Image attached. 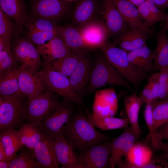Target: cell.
Listing matches in <instances>:
<instances>
[{
  "mask_svg": "<svg viewBox=\"0 0 168 168\" xmlns=\"http://www.w3.org/2000/svg\"><path fill=\"white\" fill-rule=\"evenodd\" d=\"M64 136L74 149L79 151L109 140L82 114L72 116Z\"/></svg>",
  "mask_w": 168,
  "mask_h": 168,
  "instance_id": "1",
  "label": "cell"
},
{
  "mask_svg": "<svg viewBox=\"0 0 168 168\" xmlns=\"http://www.w3.org/2000/svg\"><path fill=\"white\" fill-rule=\"evenodd\" d=\"M100 48L109 63L133 86H138L142 82L148 78L146 73L129 62L128 52L107 42Z\"/></svg>",
  "mask_w": 168,
  "mask_h": 168,
  "instance_id": "2",
  "label": "cell"
},
{
  "mask_svg": "<svg viewBox=\"0 0 168 168\" xmlns=\"http://www.w3.org/2000/svg\"><path fill=\"white\" fill-rule=\"evenodd\" d=\"M108 85L123 87L132 91L131 83L122 77L102 56L96 59L91 72L88 91L90 92Z\"/></svg>",
  "mask_w": 168,
  "mask_h": 168,
  "instance_id": "3",
  "label": "cell"
},
{
  "mask_svg": "<svg viewBox=\"0 0 168 168\" xmlns=\"http://www.w3.org/2000/svg\"><path fill=\"white\" fill-rule=\"evenodd\" d=\"M35 74L42 82L45 88L57 93L65 100L73 103L84 105L81 97L72 88L67 76L49 68L44 67Z\"/></svg>",
  "mask_w": 168,
  "mask_h": 168,
  "instance_id": "4",
  "label": "cell"
},
{
  "mask_svg": "<svg viewBox=\"0 0 168 168\" xmlns=\"http://www.w3.org/2000/svg\"><path fill=\"white\" fill-rule=\"evenodd\" d=\"M0 97V131L19 128L25 121L27 105L24 97Z\"/></svg>",
  "mask_w": 168,
  "mask_h": 168,
  "instance_id": "5",
  "label": "cell"
},
{
  "mask_svg": "<svg viewBox=\"0 0 168 168\" xmlns=\"http://www.w3.org/2000/svg\"><path fill=\"white\" fill-rule=\"evenodd\" d=\"M72 103L65 100L60 102L39 126V130L53 138L64 136L73 116Z\"/></svg>",
  "mask_w": 168,
  "mask_h": 168,
  "instance_id": "6",
  "label": "cell"
},
{
  "mask_svg": "<svg viewBox=\"0 0 168 168\" xmlns=\"http://www.w3.org/2000/svg\"><path fill=\"white\" fill-rule=\"evenodd\" d=\"M54 92L48 90L44 91L36 97L28 100L26 123L38 127L55 109L60 102Z\"/></svg>",
  "mask_w": 168,
  "mask_h": 168,
  "instance_id": "7",
  "label": "cell"
},
{
  "mask_svg": "<svg viewBox=\"0 0 168 168\" xmlns=\"http://www.w3.org/2000/svg\"><path fill=\"white\" fill-rule=\"evenodd\" d=\"M11 49L22 67L33 74L38 72L41 65L40 55L26 37H16Z\"/></svg>",
  "mask_w": 168,
  "mask_h": 168,
  "instance_id": "8",
  "label": "cell"
},
{
  "mask_svg": "<svg viewBox=\"0 0 168 168\" xmlns=\"http://www.w3.org/2000/svg\"><path fill=\"white\" fill-rule=\"evenodd\" d=\"M110 142L105 141L79 151L77 154L84 168H107L110 166Z\"/></svg>",
  "mask_w": 168,
  "mask_h": 168,
  "instance_id": "9",
  "label": "cell"
},
{
  "mask_svg": "<svg viewBox=\"0 0 168 168\" xmlns=\"http://www.w3.org/2000/svg\"><path fill=\"white\" fill-rule=\"evenodd\" d=\"M45 134L52 146L57 162L62 168H84L74 149L64 136L53 138Z\"/></svg>",
  "mask_w": 168,
  "mask_h": 168,
  "instance_id": "10",
  "label": "cell"
},
{
  "mask_svg": "<svg viewBox=\"0 0 168 168\" xmlns=\"http://www.w3.org/2000/svg\"><path fill=\"white\" fill-rule=\"evenodd\" d=\"M138 139L130 127H128L120 136L110 142V168L119 166L123 158L128 154Z\"/></svg>",
  "mask_w": 168,
  "mask_h": 168,
  "instance_id": "11",
  "label": "cell"
},
{
  "mask_svg": "<svg viewBox=\"0 0 168 168\" xmlns=\"http://www.w3.org/2000/svg\"><path fill=\"white\" fill-rule=\"evenodd\" d=\"M32 10L33 16L56 22L67 14L68 6L66 0H33Z\"/></svg>",
  "mask_w": 168,
  "mask_h": 168,
  "instance_id": "12",
  "label": "cell"
},
{
  "mask_svg": "<svg viewBox=\"0 0 168 168\" xmlns=\"http://www.w3.org/2000/svg\"><path fill=\"white\" fill-rule=\"evenodd\" d=\"M92 109L95 115L114 116L118 109V99L114 88L111 87L96 92Z\"/></svg>",
  "mask_w": 168,
  "mask_h": 168,
  "instance_id": "13",
  "label": "cell"
},
{
  "mask_svg": "<svg viewBox=\"0 0 168 168\" xmlns=\"http://www.w3.org/2000/svg\"><path fill=\"white\" fill-rule=\"evenodd\" d=\"M150 142L145 140L135 143L125 156L120 168H142L153 156V151Z\"/></svg>",
  "mask_w": 168,
  "mask_h": 168,
  "instance_id": "14",
  "label": "cell"
},
{
  "mask_svg": "<svg viewBox=\"0 0 168 168\" xmlns=\"http://www.w3.org/2000/svg\"><path fill=\"white\" fill-rule=\"evenodd\" d=\"M78 28L90 48L100 47L106 42L110 34L105 25L96 21H91Z\"/></svg>",
  "mask_w": 168,
  "mask_h": 168,
  "instance_id": "15",
  "label": "cell"
},
{
  "mask_svg": "<svg viewBox=\"0 0 168 168\" xmlns=\"http://www.w3.org/2000/svg\"><path fill=\"white\" fill-rule=\"evenodd\" d=\"M37 50L44 60V67L50 65L54 60L67 55L72 50L65 42L58 36L47 43L37 46Z\"/></svg>",
  "mask_w": 168,
  "mask_h": 168,
  "instance_id": "16",
  "label": "cell"
},
{
  "mask_svg": "<svg viewBox=\"0 0 168 168\" xmlns=\"http://www.w3.org/2000/svg\"><path fill=\"white\" fill-rule=\"evenodd\" d=\"M149 31V29L142 27L127 29L119 37V47L129 52L142 47L150 37L148 34Z\"/></svg>",
  "mask_w": 168,
  "mask_h": 168,
  "instance_id": "17",
  "label": "cell"
},
{
  "mask_svg": "<svg viewBox=\"0 0 168 168\" xmlns=\"http://www.w3.org/2000/svg\"><path fill=\"white\" fill-rule=\"evenodd\" d=\"M18 80L21 91L29 100L37 96L45 89L42 82L35 74L32 73L21 66Z\"/></svg>",
  "mask_w": 168,
  "mask_h": 168,
  "instance_id": "18",
  "label": "cell"
},
{
  "mask_svg": "<svg viewBox=\"0 0 168 168\" xmlns=\"http://www.w3.org/2000/svg\"><path fill=\"white\" fill-rule=\"evenodd\" d=\"M0 8L16 23L20 32L23 33L29 18L24 0H0Z\"/></svg>",
  "mask_w": 168,
  "mask_h": 168,
  "instance_id": "19",
  "label": "cell"
},
{
  "mask_svg": "<svg viewBox=\"0 0 168 168\" xmlns=\"http://www.w3.org/2000/svg\"><path fill=\"white\" fill-rule=\"evenodd\" d=\"M43 134L42 138L32 150L33 155L42 168H59L52 146L46 134Z\"/></svg>",
  "mask_w": 168,
  "mask_h": 168,
  "instance_id": "20",
  "label": "cell"
},
{
  "mask_svg": "<svg viewBox=\"0 0 168 168\" xmlns=\"http://www.w3.org/2000/svg\"><path fill=\"white\" fill-rule=\"evenodd\" d=\"M129 28L149 26L140 17L137 7L127 0H111Z\"/></svg>",
  "mask_w": 168,
  "mask_h": 168,
  "instance_id": "21",
  "label": "cell"
},
{
  "mask_svg": "<svg viewBox=\"0 0 168 168\" xmlns=\"http://www.w3.org/2000/svg\"><path fill=\"white\" fill-rule=\"evenodd\" d=\"M58 35L63 40L71 50L79 54H84L90 48L85 42L78 27L72 26H58Z\"/></svg>",
  "mask_w": 168,
  "mask_h": 168,
  "instance_id": "22",
  "label": "cell"
},
{
  "mask_svg": "<svg viewBox=\"0 0 168 168\" xmlns=\"http://www.w3.org/2000/svg\"><path fill=\"white\" fill-rule=\"evenodd\" d=\"M91 72L90 62L83 54L69 78L72 88L78 94L85 89L89 82Z\"/></svg>",
  "mask_w": 168,
  "mask_h": 168,
  "instance_id": "23",
  "label": "cell"
},
{
  "mask_svg": "<svg viewBox=\"0 0 168 168\" xmlns=\"http://www.w3.org/2000/svg\"><path fill=\"white\" fill-rule=\"evenodd\" d=\"M128 56L129 61L132 64L146 73L152 72L155 69L153 63L155 57V51L146 44L128 52Z\"/></svg>",
  "mask_w": 168,
  "mask_h": 168,
  "instance_id": "24",
  "label": "cell"
},
{
  "mask_svg": "<svg viewBox=\"0 0 168 168\" xmlns=\"http://www.w3.org/2000/svg\"><path fill=\"white\" fill-rule=\"evenodd\" d=\"M104 17L109 33L121 34L127 29V24L111 0H105Z\"/></svg>",
  "mask_w": 168,
  "mask_h": 168,
  "instance_id": "25",
  "label": "cell"
},
{
  "mask_svg": "<svg viewBox=\"0 0 168 168\" xmlns=\"http://www.w3.org/2000/svg\"><path fill=\"white\" fill-rule=\"evenodd\" d=\"M86 117L96 128L103 131L125 129L130 125L128 117L118 118L113 117L101 116L91 113L87 109L85 110Z\"/></svg>",
  "mask_w": 168,
  "mask_h": 168,
  "instance_id": "26",
  "label": "cell"
},
{
  "mask_svg": "<svg viewBox=\"0 0 168 168\" xmlns=\"http://www.w3.org/2000/svg\"><path fill=\"white\" fill-rule=\"evenodd\" d=\"M164 26L161 27L156 35L157 44L154 50L155 69L160 72L168 69V36Z\"/></svg>",
  "mask_w": 168,
  "mask_h": 168,
  "instance_id": "27",
  "label": "cell"
},
{
  "mask_svg": "<svg viewBox=\"0 0 168 168\" xmlns=\"http://www.w3.org/2000/svg\"><path fill=\"white\" fill-rule=\"evenodd\" d=\"M137 7L140 17L149 26L166 21L168 16V14L159 8L152 0H145Z\"/></svg>",
  "mask_w": 168,
  "mask_h": 168,
  "instance_id": "28",
  "label": "cell"
},
{
  "mask_svg": "<svg viewBox=\"0 0 168 168\" xmlns=\"http://www.w3.org/2000/svg\"><path fill=\"white\" fill-rule=\"evenodd\" d=\"M139 96L134 93L127 97L124 100V106L130 127L138 139L141 135L138 121L140 108L142 105Z\"/></svg>",
  "mask_w": 168,
  "mask_h": 168,
  "instance_id": "29",
  "label": "cell"
},
{
  "mask_svg": "<svg viewBox=\"0 0 168 168\" xmlns=\"http://www.w3.org/2000/svg\"><path fill=\"white\" fill-rule=\"evenodd\" d=\"M20 68L0 77V97L8 98L25 96L21 91L18 83Z\"/></svg>",
  "mask_w": 168,
  "mask_h": 168,
  "instance_id": "30",
  "label": "cell"
},
{
  "mask_svg": "<svg viewBox=\"0 0 168 168\" xmlns=\"http://www.w3.org/2000/svg\"><path fill=\"white\" fill-rule=\"evenodd\" d=\"M0 143L11 160L23 146L19 139L18 130L14 128L8 129L0 132Z\"/></svg>",
  "mask_w": 168,
  "mask_h": 168,
  "instance_id": "31",
  "label": "cell"
},
{
  "mask_svg": "<svg viewBox=\"0 0 168 168\" xmlns=\"http://www.w3.org/2000/svg\"><path fill=\"white\" fill-rule=\"evenodd\" d=\"M83 54L72 50L65 56L54 60L46 67L59 72L66 76H69L75 69Z\"/></svg>",
  "mask_w": 168,
  "mask_h": 168,
  "instance_id": "32",
  "label": "cell"
},
{
  "mask_svg": "<svg viewBox=\"0 0 168 168\" xmlns=\"http://www.w3.org/2000/svg\"><path fill=\"white\" fill-rule=\"evenodd\" d=\"M18 132L22 145L31 150L34 148L44 135L38 127L26 123L21 125Z\"/></svg>",
  "mask_w": 168,
  "mask_h": 168,
  "instance_id": "33",
  "label": "cell"
},
{
  "mask_svg": "<svg viewBox=\"0 0 168 168\" xmlns=\"http://www.w3.org/2000/svg\"><path fill=\"white\" fill-rule=\"evenodd\" d=\"M94 0H82L77 4L73 12V22L80 26L91 21L96 9Z\"/></svg>",
  "mask_w": 168,
  "mask_h": 168,
  "instance_id": "34",
  "label": "cell"
},
{
  "mask_svg": "<svg viewBox=\"0 0 168 168\" xmlns=\"http://www.w3.org/2000/svg\"><path fill=\"white\" fill-rule=\"evenodd\" d=\"M22 147L19 153L11 161L9 168H42L32 150Z\"/></svg>",
  "mask_w": 168,
  "mask_h": 168,
  "instance_id": "35",
  "label": "cell"
},
{
  "mask_svg": "<svg viewBox=\"0 0 168 168\" xmlns=\"http://www.w3.org/2000/svg\"><path fill=\"white\" fill-rule=\"evenodd\" d=\"M55 22L40 17L32 16L29 17L24 27L26 31H53L57 30Z\"/></svg>",
  "mask_w": 168,
  "mask_h": 168,
  "instance_id": "36",
  "label": "cell"
},
{
  "mask_svg": "<svg viewBox=\"0 0 168 168\" xmlns=\"http://www.w3.org/2000/svg\"><path fill=\"white\" fill-rule=\"evenodd\" d=\"M21 66L11 50L0 51V77L19 68Z\"/></svg>",
  "mask_w": 168,
  "mask_h": 168,
  "instance_id": "37",
  "label": "cell"
},
{
  "mask_svg": "<svg viewBox=\"0 0 168 168\" xmlns=\"http://www.w3.org/2000/svg\"><path fill=\"white\" fill-rule=\"evenodd\" d=\"M153 113L155 132L160 126L168 121V100L152 101Z\"/></svg>",
  "mask_w": 168,
  "mask_h": 168,
  "instance_id": "38",
  "label": "cell"
},
{
  "mask_svg": "<svg viewBox=\"0 0 168 168\" xmlns=\"http://www.w3.org/2000/svg\"><path fill=\"white\" fill-rule=\"evenodd\" d=\"M0 8V37L10 43L16 26H18Z\"/></svg>",
  "mask_w": 168,
  "mask_h": 168,
  "instance_id": "39",
  "label": "cell"
},
{
  "mask_svg": "<svg viewBox=\"0 0 168 168\" xmlns=\"http://www.w3.org/2000/svg\"><path fill=\"white\" fill-rule=\"evenodd\" d=\"M26 34L27 39L37 46L44 44L58 36V28L53 31H26Z\"/></svg>",
  "mask_w": 168,
  "mask_h": 168,
  "instance_id": "40",
  "label": "cell"
},
{
  "mask_svg": "<svg viewBox=\"0 0 168 168\" xmlns=\"http://www.w3.org/2000/svg\"><path fill=\"white\" fill-rule=\"evenodd\" d=\"M144 112V118L149 133L145 140L150 142L155 133L154 120L153 113L152 102L146 103Z\"/></svg>",
  "mask_w": 168,
  "mask_h": 168,
  "instance_id": "41",
  "label": "cell"
},
{
  "mask_svg": "<svg viewBox=\"0 0 168 168\" xmlns=\"http://www.w3.org/2000/svg\"><path fill=\"white\" fill-rule=\"evenodd\" d=\"M168 80V69L159 72L160 94L159 100L164 101L167 100L166 85Z\"/></svg>",
  "mask_w": 168,
  "mask_h": 168,
  "instance_id": "42",
  "label": "cell"
},
{
  "mask_svg": "<svg viewBox=\"0 0 168 168\" xmlns=\"http://www.w3.org/2000/svg\"><path fill=\"white\" fill-rule=\"evenodd\" d=\"M142 168H168V161L163 157L152 156Z\"/></svg>",
  "mask_w": 168,
  "mask_h": 168,
  "instance_id": "43",
  "label": "cell"
},
{
  "mask_svg": "<svg viewBox=\"0 0 168 168\" xmlns=\"http://www.w3.org/2000/svg\"><path fill=\"white\" fill-rule=\"evenodd\" d=\"M159 72L152 75L149 78L148 83L150 84L152 93L155 100H159L160 94V84L159 80Z\"/></svg>",
  "mask_w": 168,
  "mask_h": 168,
  "instance_id": "44",
  "label": "cell"
},
{
  "mask_svg": "<svg viewBox=\"0 0 168 168\" xmlns=\"http://www.w3.org/2000/svg\"><path fill=\"white\" fill-rule=\"evenodd\" d=\"M153 138L168 141V121L163 124L157 129Z\"/></svg>",
  "mask_w": 168,
  "mask_h": 168,
  "instance_id": "45",
  "label": "cell"
},
{
  "mask_svg": "<svg viewBox=\"0 0 168 168\" xmlns=\"http://www.w3.org/2000/svg\"><path fill=\"white\" fill-rule=\"evenodd\" d=\"M151 94H152L151 86L150 84L148 83L141 92L139 96L142 105L146 103V100L147 98Z\"/></svg>",
  "mask_w": 168,
  "mask_h": 168,
  "instance_id": "46",
  "label": "cell"
},
{
  "mask_svg": "<svg viewBox=\"0 0 168 168\" xmlns=\"http://www.w3.org/2000/svg\"><path fill=\"white\" fill-rule=\"evenodd\" d=\"M11 50L10 43L5 39L0 37V51Z\"/></svg>",
  "mask_w": 168,
  "mask_h": 168,
  "instance_id": "47",
  "label": "cell"
},
{
  "mask_svg": "<svg viewBox=\"0 0 168 168\" xmlns=\"http://www.w3.org/2000/svg\"><path fill=\"white\" fill-rule=\"evenodd\" d=\"M156 6L162 10L168 8V0H152Z\"/></svg>",
  "mask_w": 168,
  "mask_h": 168,
  "instance_id": "48",
  "label": "cell"
},
{
  "mask_svg": "<svg viewBox=\"0 0 168 168\" xmlns=\"http://www.w3.org/2000/svg\"><path fill=\"white\" fill-rule=\"evenodd\" d=\"M11 160L7 157L2 145L0 143V161Z\"/></svg>",
  "mask_w": 168,
  "mask_h": 168,
  "instance_id": "49",
  "label": "cell"
},
{
  "mask_svg": "<svg viewBox=\"0 0 168 168\" xmlns=\"http://www.w3.org/2000/svg\"><path fill=\"white\" fill-rule=\"evenodd\" d=\"M161 149L163 151L162 156L168 161V141L164 143Z\"/></svg>",
  "mask_w": 168,
  "mask_h": 168,
  "instance_id": "50",
  "label": "cell"
},
{
  "mask_svg": "<svg viewBox=\"0 0 168 168\" xmlns=\"http://www.w3.org/2000/svg\"><path fill=\"white\" fill-rule=\"evenodd\" d=\"M11 161H0V168H9Z\"/></svg>",
  "mask_w": 168,
  "mask_h": 168,
  "instance_id": "51",
  "label": "cell"
},
{
  "mask_svg": "<svg viewBox=\"0 0 168 168\" xmlns=\"http://www.w3.org/2000/svg\"><path fill=\"white\" fill-rule=\"evenodd\" d=\"M137 7L144 2L145 0H127Z\"/></svg>",
  "mask_w": 168,
  "mask_h": 168,
  "instance_id": "52",
  "label": "cell"
},
{
  "mask_svg": "<svg viewBox=\"0 0 168 168\" xmlns=\"http://www.w3.org/2000/svg\"><path fill=\"white\" fill-rule=\"evenodd\" d=\"M166 24L164 26V27L167 31H168V16L166 21Z\"/></svg>",
  "mask_w": 168,
  "mask_h": 168,
  "instance_id": "53",
  "label": "cell"
},
{
  "mask_svg": "<svg viewBox=\"0 0 168 168\" xmlns=\"http://www.w3.org/2000/svg\"><path fill=\"white\" fill-rule=\"evenodd\" d=\"M166 92L167 96V100H168V80H167L166 85Z\"/></svg>",
  "mask_w": 168,
  "mask_h": 168,
  "instance_id": "54",
  "label": "cell"
},
{
  "mask_svg": "<svg viewBox=\"0 0 168 168\" xmlns=\"http://www.w3.org/2000/svg\"><path fill=\"white\" fill-rule=\"evenodd\" d=\"M67 1H74L75 0H66Z\"/></svg>",
  "mask_w": 168,
  "mask_h": 168,
  "instance_id": "55",
  "label": "cell"
}]
</instances>
